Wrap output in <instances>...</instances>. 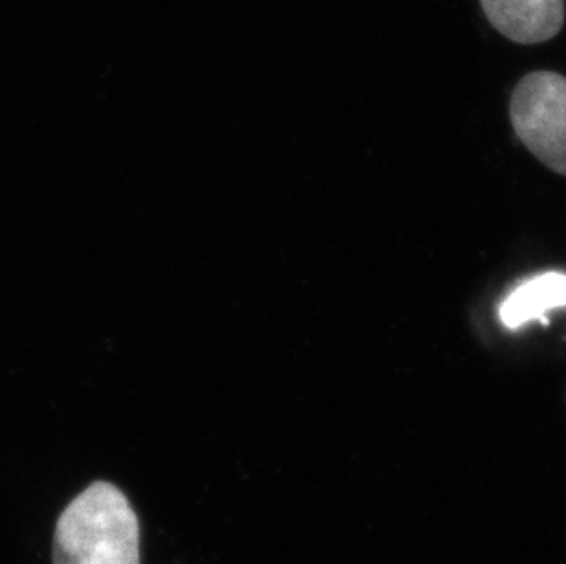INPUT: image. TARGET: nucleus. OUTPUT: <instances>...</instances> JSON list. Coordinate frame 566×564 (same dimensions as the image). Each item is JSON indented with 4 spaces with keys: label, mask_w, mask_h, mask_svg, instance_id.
Wrapping results in <instances>:
<instances>
[{
    "label": "nucleus",
    "mask_w": 566,
    "mask_h": 564,
    "mask_svg": "<svg viewBox=\"0 0 566 564\" xmlns=\"http://www.w3.org/2000/svg\"><path fill=\"white\" fill-rule=\"evenodd\" d=\"M54 564H139V522L124 491L88 485L61 513Z\"/></svg>",
    "instance_id": "nucleus-1"
},
{
    "label": "nucleus",
    "mask_w": 566,
    "mask_h": 564,
    "mask_svg": "<svg viewBox=\"0 0 566 564\" xmlns=\"http://www.w3.org/2000/svg\"><path fill=\"white\" fill-rule=\"evenodd\" d=\"M488 21L518 44L545 43L565 24V0H481Z\"/></svg>",
    "instance_id": "nucleus-3"
},
{
    "label": "nucleus",
    "mask_w": 566,
    "mask_h": 564,
    "mask_svg": "<svg viewBox=\"0 0 566 564\" xmlns=\"http://www.w3.org/2000/svg\"><path fill=\"white\" fill-rule=\"evenodd\" d=\"M566 306V273L546 272L521 282L504 299L499 317L506 328H518L532 320L546 323V314Z\"/></svg>",
    "instance_id": "nucleus-4"
},
{
    "label": "nucleus",
    "mask_w": 566,
    "mask_h": 564,
    "mask_svg": "<svg viewBox=\"0 0 566 564\" xmlns=\"http://www.w3.org/2000/svg\"><path fill=\"white\" fill-rule=\"evenodd\" d=\"M510 119L518 139L548 169L566 176V77L532 72L510 100Z\"/></svg>",
    "instance_id": "nucleus-2"
}]
</instances>
